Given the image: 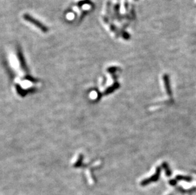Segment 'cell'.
<instances>
[{
	"instance_id": "6da1fadb",
	"label": "cell",
	"mask_w": 196,
	"mask_h": 195,
	"mask_svg": "<svg viewBox=\"0 0 196 195\" xmlns=\"http://www.w3.org/2000/svg\"><path fill=\"white\" fill-rule=\"evenodd\" d=\"M22 19L24 22H26L29 24L34 27L37 30H40L41 33L45 34L48 32L49 29L48 27L42 23L41 21L37 20L34 17L32 16L31 14L28 13H24L22 15Z\"/></svg>"
},
{
	"instance_id": "7a4b0ae2",
	"label": "cell",
	"mask_w": 196,
	"mask_h": 195,
	"mask_svg": "<svg viewBox=\"0 0 196 195\" xmlns=\"http://www.w3.org/2000/svg\"><path fill=\"white\" fill-rule=\"evenodd\" d=\"M64 17H65V20L69 22H74L76 20H78V15H77V14L72 10H71V8H69L68 10H67L65 12Z\"/></svg>"
},
{
	"instance_id": "3957f363",
	"label": "cell",
	"mask_w": 196,
	"mask_h": 195,
	"mask_svg": "<svg viewBox=\"0 0 196 195\" xmlns=\"http://www.w3.org/2000/svg\"><path fill=\"white\" fill-rule=\"evenodd\" d=\"M86 1V0H76L75 2H81V1Z\"/></svg>"
}]
</instances>
